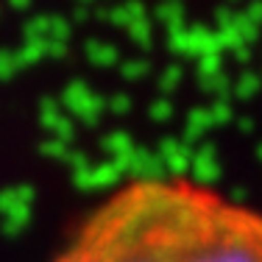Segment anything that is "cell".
<instances>
[{
  "mask_svg": "<svg viewBox=\"0 0 262 262\" xmlns=\"http://www.w3.org/2000/svg\"><path fill=\"white\" fill-rule=\"evenodd\" d=\"M51 262H262V212L184 176L128 179Z\"/></svg>",
  "mask_w": 262,
  "mask_h": 262,
  "instance_id": "6da1fadb",
  "label": "cell"
}]
</instances>
